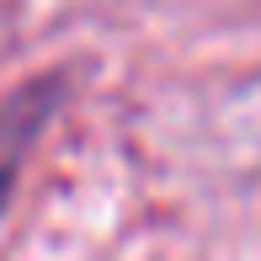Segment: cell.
I'll list each match as a JSON object with an SVG mask.
<instances>
[{
    "label": "cell",
    "mask_w": 261,
    "mask_h": 261,
    "mask_svg": "<svg viewBox=\"0 0 261 261\" xmlns=\"http://www.w3.org/2000/svg\"><path fill=\"white\" fill-rule=\"evenodd\" d=\"M48 107H54V86H48V80H32V86L21 91V96H11L6 112H0V208H6L11 187H16L21 155H27V144L38 139Z\"/></svg>",
    "instance_id": "obj_1"
}]
</instances>
